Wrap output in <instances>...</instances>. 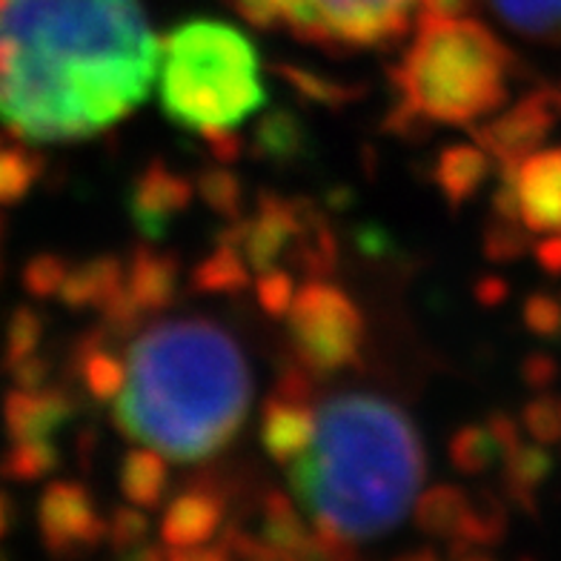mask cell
Instances as JSON below:
<instances>
[{
	"label": "cell",
	"mask_w": 561,
	"mask_h": 561,
	"mask_svg": "<svg viewBox=\"0 0 561 561\" xmlns=\"http://www.w3.org/2000/svg\"><path fill=\"white\" fill-rule=\"evenodd\" d=\"M473 513V493L456 484H436L424 490L413 507L415 527L430 539H442L450 545V553L458 556L465 545L467 522Z\"/></svg>",
	"instance_id": "e0dca14e"
},
{
	"label": "cell",
	"mask_w": 561,
	"mask_h": 561,
	"mask_svg": "<svg viewBox=\"0 0 561 561\" xmlns=\"http://www.w3.org/2000/svg\"><path fill=\"white\" fill-rule=\"evenodd\" d=\"M250 264L238 247L227 244L218 238L215 250L207 259H201L193 270V289L195 293H207V296H232V293H244L250 287Z\"/></svg>",
	"instance_id": "603a6c76"
},
{
	"label": "cell",
	"mask_w": 561,
	"mask_h": 561,
	"mask_svg": "<svg viewBox=\"0 0 561 561\" xmlns=\"http://www.w3.org/2000/svg\"><path fill=\"white\" fill-rule=\"evenodd\" d=\"M195 190H198V198L213 209L215 215L227 218L229 224L244 218V184L236 172L224 167V163H215L209 170H204L195 181Z\"/></svg>",
	"instance_id": "f1b7e54d"
},
{
	"label": "cell",
	"mask_w": 561,
	"mask_h": 561,
	"mask_svg": "<svg viewBox=\"0 0 561 561\" xmlns=\"http://www.w3.org/2000/svg\"><path fill=\"white\" fill-rule=\"evenodd\" d=\"M75 376L95 401H115L126 385V362L112 347H106V333H89L75 347Z\"/></svg>",
	"instance_id": "d6986e66"
},
{
	"label": "cell",
	"mask_w": 561,
	"mask_h": 561,
	"mask_svg": "<svg viewBox=\"0 0 561 561\" xmlns=\"http://www.w3.org/2000/svg\"><path fill=\"white\" fill-rule=\"evenodd\" d=\"M46 333V318L32 307L21 304L12 310L7 321V335H3V353H0V369L12 373L18 364L41 353V341Z\"/></svg>",
	"instance_id": "83f0119b"
},
{
	"label": "cell",
	"mask_w": 561,
	"mask_h": 561,
	"mask_svg": "<svg viewBox=\"0 0 561 561\" xmlns=\"http://www.w3.org/2000/svg\"><path fill=\"white\" fill-rule=\"evenodd\" d=\"M227 495L215 484H190L178 490L161 513V541L167 550L213 545L227 530Z\"/></svg>",
	"instance_id": "5bb4252c"
},
{
	"label": "cell",
	"mask_w": 561,
	"mask_h": 561,
	"mask_svg": "<svg viewBox=\"0 0 561 561\" xmlns=\"http://www.w3.org/2000/svg\"><path fill=\"white\" fill-rule=\"evenodd\" d=\"M559 92L539 89L533 95L518 98L513 106H504L493 118L473 129V138L495 161V167H516L545 147L547 135L559 118Z\"/></svg>",
	"instance_id": "30bf717a"
},
{
	"label": "cell",
	"mask_w": 561,
	"mask_h": 561,
	"mask_svg": "<svg viewBox=\"0 0 561 561\" xmlns=\"http://www.w3.org/2000/svg\"><path fill=\"white\" fill-rule=\"evenodd\" d=\"M12 525H15V504H12L7 490H0V539H7Z\"/></svg>",
	"instance_id": "b9f144b4"
},
{
	"label": "cell",
	"mask_w": 561,
	"mask_h": 561,
	"mask_svg": "<svg viewBox=\"0 0 561 561\" xmlns=\"http://www.w3.org/2000/svg\"><path fill=\"white\" fill-rule=\"evenodd\" d=\"M252 152L270 163H289L307 152V129L293 112H266L252 133Z\"/></svg>",
	"instance_id": "cb8c5ba5"
},
{
	"label": "cell",
	"mask_w": 561,
	"mask_h": 561,
	"mask_svg": "<svg viewBox=\"0 0 561 561\" xmlns=\"http://www.w3.org/2000/svg\"><path fill=\"white\" fill-rule=\"evenodd\" d=\"M450 461L458 473L481 476L499 461H504V447L499 444L488 421L484 424H465L450 438Z\"/></svg>",
	"instance_id": "4316f807"
},
{
	"label": "cell",
	"mask_w": 561,
	"mask_h": 561,
	"mask_svg": "<svg viewBox=\"0 0 561 561\" xmlns=\"http://www.w3.org/2000/svg\"><path fill=\"white\" fill-rule=\"evenodd\" d=\"M525 324L536 335H556L561 330L559 301L547 296H536L525 304Z\"/></svg>",
	"instance_id": "74e56055"
},
{
	"label": "cell",
	"mask_w": 561,
	"mask_h": 561,
	"mask_svg": "<svg viewBox=\"0 0 561 561\" xmlns=\"http://www.w3.org/2000/svg\"><path fill=\"white\" fill-rule=\"evenodd\" d=\"M69 264L64 255H55V252H41L35 259H30L21 270V284L23 289L30 293L37 301H49V298L60 296V287L67 280Z\"/></svg>",
	"instance_id": "4dcf8cb0"
},
{
	"label": "cell",
	"mask_w": 561,
	"mask_h": 561,
	"mask_svg": "<svg viewBox=\"0 0 561 561\" xmlns=\"http://www.w3.org/2000/svg\"><path fill=\"white\" fill-rule=\"evenodd\" d=\"M427 458L413 419L373 392L316 404L310 447L287 467L312 530L344 545L381 539L419 502Z\"/></svg>",
	"instance_id": "3957f363"
},
{
	"label": "cell",
	"mask_w": 561,
	"mask_h": 561,
	"mask_svg": "<svg viewBox=\"0 0 561 561\" xmlns=\"http://www.w3.org/2000/svg\"><path fill=\"white\" fill-rule=\"evenodd\" d=\"M392 561H444V559L438 550H433V547H419V550H407V553H401L399 559H392Z\"/></svg>",
	"instance_id": "ee69618b"
},
{
	"label": "cell",
	"mask_w": 561,
	"mask_h": 561,
	"mask_svg": "<svg viewBox=\"0 0 561 561\" xmlns=\"http://www.w3.org/2000/svg\"><path fill=\"white\" fill-rule=\"evenodd\" d=\"M0 561H12V559H9L7 550H3V547H0Z\"/></svg>",
	"instance_id": "bcb514c9"
},
{
	"label": "cell",
	"mask_w": 561,
	"mask_h": 561,
	"mask_svg": "<svg viewBox=\"0 0 561 561\" xmlns=\"http://www.w3.org/2000/svg\"><path fill=\"white\" fill-rule=\"evenodd\" d=\"M158 67L140 0H0V121L21 140L106 133L144 104Z\"/></svg>",
	"instance_id": "6da1fadb"
},
{
	"label": "cell",
	"mask_w": 561,
	"mask_h": 561,
	"mask_svg": "<svg viewBox=\"0 0 561 561\" xmlns=\"http://www.w3.org/2000/svg\"><path fill=\"white\" fill-rule=\"evenodd\" d=\"M3 140H7V138H3V135H0V144H3Z\"/></svg>",
	"instance_id": "7dc6e473"
},
{
	"label": "cell",
	"mask_w": 561,
	"mask_h": 561,
	"mask_svg": "<svg viewBox=\"0 0 561 561\" xmlns=\"http://www.w3.org/2000/svg\"><path fill=\"white\" fill-rule=\"evenodd\" d=\"M112 419L138 447L178 465L227 450L252 404L244 350L209 318H175L138 333Z\"/></svg>",
	"instance_id": "7a4b0ae2"
},
{
	"label": "cell",
	"mask_w": 561,
	"mask_h": 561,
	"mask_svg": "<svg viewBox=\"0 0 561 561\" xmlns=\"http://www.w3.org/2000/svg\"><path fill=\"white\" fill-rule=\"evenodd\" d=\"M60 456L55 442L49 444H9L0 456V479L30 484L58 470Z\"/></svg>",
	"instance_id": "f546056e"
},
{
	"label": "cell",
	"mask_w": 561,
	"mask_h": 561,
	"mask_svg": "<svg viewBox=\"0 0 561 561\" xmlns=\"http://www.w3.org/2000/svg\"><path fill=\"white\" fill-rule=\"evenodd\" d=\"M163 115L186 133H236L266 104L259 49L232 23L195 18L163 37L158 67Z\"/></svg>",
	"instance_id": "5b68a950"
},
{
	"label": "cell",
	"mask_w": 561,
	"mask_h": 561,
	"mask_svg": "<svg viewBox=\"0 0 561 561\" xmlns=\"http://www.w3.org/2000/svg\"><path fill=\"white\" fill-rule=\"evenodd\" d=\"M307 369H289L261 407V444L275 465L287 470L310 447L316 430L312 381Z\"/></svg>",
	"instance_id": "8fae6325"
},
{
	"label": "cell",
	"mask_w": 561,
	"mask_h": 561,
	"mask_svg": "<svg viewBox=\"0 0 561 561\" xmlns=\"http://www.w3.org/2000/svg\"><path fill=\"white\" fill-rule=\"evenodd\" d=\"M413 37L392 69L399 135L430 126L476 129L510 101L516 58L504 41L473 15L419 18Z\"/></svg>",
	"instance_id": "277c9868"
},
{
	"label": "cell",
	"mask_w": 561,
	"mask_h": 561,
	"mask_svg": "<svg viewBox=\"0 0 561 561\" xmlns=\"http://www.w3.org/2000/svg\"><path fill=\"white\" fill-rule=\"evenodd\" d=\"M3 427L9 444H49L78 415L72 392L41 387V390H9L3 399Z\"/></svg>",
	"instance_id": "9a60e30c"
},
{
	"label": "cell",
	"mask_w": 561,
	"mask_h": 561,
	"mask_svg": "<svg viewBox=\"0 0 561 561\" xmlns=\"http://www.w3.org/2000/svg\"><path fill=\"white\" fill-rule=\"evenodd\" d=\"M110 518L101 516L95 495L78 481H53L37 499L41 545L55 561H81L106 541Z\"/></svg>",
	"instance_id": "ba28073f"
},
{
	"label": "cell",
	"mask_w": 561,
	"mask_h": 561,
	"mask_svg": "<svg viewBox=\"0 0 561 561\" xmlns=\"http://www.w3.org/2000/svg\"><path fill=\"white\" fill-rule=\"evenodd\" d=\"M453 561H495V559L488 553H481V550H470V553H465V556H456Z\"/></svg>",
	"instance_id": "f6af8a7d"
},
{
	"label": "cell",
	"mask_w": 561,
	"mask_h": 561,
	"mask_svg": "<svg viewBox=\"0 0 561 561\" xmlns=\"http://www.w3.org/2000/svg\"><path fill=\"white\" fill-rule=\"evenodd\" d=\"M149 513L147 510H138L133 504H126V507H118L110 516V525H106V541L115 553L124 559V556L135 553L140 547H147L149 539Z\"/></svg>",
	"instance_id": "1f68e13d"
},
{
	"label": "cell",
	"mask_w": 561,
	"mask_h": 561,
	"mask_svg": "<svg viewBox=\"0 0 561 561\" xmlns=\"http://www.w3.org/2000/svg\"><path fill=\"white\" fill-rule=\"evenodd\" d=\"M284 321L298 367L312 378L344 373L362 362L367 318L347 289L330 278L301 284Z\"/></svg>",
	"instance_id": "52a82bcc"
},
{
	"label": "cell",
	"mask_w": 561,
	"mask_h": 561,
	"mask_svg": "<svg viewBox=\"0 0 561 561\" xmlns=\"http://www.w3.org/2000/svg\"><path fill=\"white\" fill-rule=\"evenodd\" d=\"M252 287H255V296H259L261 310H264L266 316L287 318L289 307H293V301H296V293H298L293 273H287V270L275 266V270H266V273H261Z\"/></svg>",
	"instance_id": "836d02e7"
},
{
	"label": "cell",
	"mask_w": 561,
	"mask_h": 561,
	"mask_svg": "<svg viewBox=\"0 0 561 561\" xmlns=\"http://www.w3.org/2000/svg\"><path fill=\"white\" fill-rule=\"evenodd\" d=\"M536 261L545 266L547 273H561V236L541 238L536 244Z\"/></svg>",
	"instance_id": "60d3db41"
},
{
	"label": "cell",
	"mask_w": 561,
	"mask_h": 561,
	"mask_svg": "<svg viewBox=\"0 0 561 561\" xmlns=\"http://www.w3.org/2000/svg\"><path fill=\"white\" fill-rule=\"evenodd\" d=\"M289 561H362V559L355 556L353 545L327 539V536H321V533L312 530V536L307 539V545H304L298 553L289 556Z\"/></svg>",
	"instance_id": "8d00e7d4"
},
{
	"label": "cell",
	"mask_w": 561,
	"mask_h": 561,
	"mask_svg": "<svg viewBox=\"0 0 561 561\" xmlns=\"http://www.w3.org/2000/svg\"><path fill=\"white\" fill-rule=\"evenodd\" d=\"M124 561H167V550L163 547H140L135 553L124 556Z\"/></svg>",
	"instance_id": "7bdbcfd3"
},
{
	"label": "cell",
	"mask_w": 561,
	"mask_h": 561,
	"mask_svg": "<svg viewBox=\"0 0 561 561\" xmlns=\"http://www.w3.org/2000/svg\"><path fill=\"white\" fill-rule=\"evenodd\" d=\"M46 170L44 156H37L35 149L26 144H0V207L18 204L32 193V186L41 181Z\"/></svg>",
	"instance_id": "484cf974"
},
{
	"label": "cell",
	"mask_w": 561,
	"mask_h": 561,
	"mask_svg": "<svg viewBox=\"0 0 561 561\" xmlns=\"http://www.w3.org/2000/svg\"><path fill=\"white\" fill-rule=\"evenodd\" d=\"M527 236L530 232L518 221L495 218V224L484 236V255L490 261H516L527 250Z\"/></svg>",
	"instance_id": "e575fe53"
},
{
	"label": "cell",
	"mask_w": 561,
	"mask_h": 561,
	"mask_svg": "<svg viewBox=\"0 0 561 561\" xmlns=\"http://www.w3.org/2000/svg\"><path fill=\"white\" fill-rule=\"evenodd\" d=\"M525 427L539 444L556 442L561 436V401L536 399L525 407Z\"/></svg>",
	"instance_id": "d590c367"
},
{
	"label": "cell",
	"mask_w": 561,
	"mask_h": 561,
	"mask_svg": "<svg viewBox=\"0 0 561 561\" xmlns=\"http://www.w3.org/2000/svg\"><path fill=\"white\" fill-rule=\"evenodd\" d=\"M49 373H53V362L44 353H37L32 358H26L23 364H18L9 376H12L18 390H41L49 381Z\"/></svg>",
	"instance_id": "f35d334b"
},
{
	"label": "cell",
	"mask_w": 561,
	"mask_h": 561,
	"mask_svg": "<svg viewBox=\"0 0 561 561\" xmlns=\"http://www.w3.org/2000/svg\"><path fill=\"white\" fill-rule=\"evenodd\" d=\"M280 75H284V81L296 89L304 101H312V104L344 106L350 104V101H355V92L350 87H344V83L339 81H327V78H321V75L316 72H307V69L284 67Z\"/></svg>",
	"instance_id": "d6a6232c"
},
{
	"label": "cell",
	"mask_w": 561,
	"mask_h": 561,
	"mask_svg": "<svg viewBox=\"0 0 561 561\" xmlns=\"http://www.w3.org/2000/svg\"><path fill=\"white\" fill-rule=\"evenodd\" d=\"M255 536L266 547H273V550H278V553L289 559V556L298 553L307 545L312 530L307 527V518L301 516V510L293 504L289 495H284L280 490H270L261 499V522Z\"/></svg>",
	"instance_id": "44dd1931"
},
{
	"label": "cell",
	"mask_w": 561,
	"mask_h": 561,
	"mask_svg": "<svg viewBox=\"0 0 561 561\" xmlns=\"http://www.w3.org/2000/svg\"><path fill=\"white\" fill-rule=\"evenodd\" d=\"M255 26L335 53L381 49L410 32L421 0H232Z\"/></svg>",
	"instance_id": "8992f818"
},
{
	"label": "cell",
	"mask_w": 561,
	"mask_h": 561,
	"mask_svg": "<svg viewBox=\"0 0 561 561\" xmlns=\"http://www.w3.org/2000/svg\"><path fill=\"white\" fill-rule=\"evenodd\" d=\"M118 488L138 510H158L170 493V458L149 447H133L121 461Z\"/></svg>",
	"instance_id": "ffe728a7"
},
{
	"label": "cell",
	"mask_w": 561,
	"mask_h": 561,
	"mask_svg": "<svg viewBox=\"0 0 561 561\" xmlns=\"http://www.w3.org/2000/svg\"><path fill=\"white\" fill-rule=\"evenodd\" d=\"M126 259L118 255H98V259H87L83 264L72 266L60 287V304L72 312L83 310H104L112 298L118 296V289L124 287Z\"/></svg>",
	"instance_id": "ac0fdd59"
},
{
	"label": "cell",
	"mask_w": 561,
	"mask_h": 561,
	"mask_svg": "<svg viewBox=\"0 0 561 561\" xmlns=\"http://www.w3.org/2000/svg\"><path fill=\"white\" fill-rule=\"evenodd\" d=\"M167 550V547H163ZM167 561H232V553L227 550L221 539L218 545L186 547V550H167Z\"/></svg>",
	"instance_id": "ab89813d"
},
{
	"label": "cell",
	"mask_w": 561,
	"mask_h": 561,
	"mask_svg": "<svg viewBox=\"0 0 561 561\" xmlns=\"http://www.w3.org/2000/svg\"><path fill=\"white\" fill-rule=\"evenodd\" d=\"M0 275H3V270H0Z\"/></svg>",
	"instance_id": "c3c4849f"
},
{
	"label": "cell",
	"mask_w": 561,
	"mask_h": 561,
	"mask_svg": "<svg viewBox=\"0 0 561 561\" xmlns=\"http://www.w3.org/2000/svg\"><path fill=\"white\" fill-rule=\"evenodd\" d=\"M495 18L530 41H561V0H488Z\"/></svg>",
	"instance_id": "d4e9b609"
},
{
	"label": "cell",
	"mask_w": 561,
	"mask_h": 561,
	"mask_svg": "<svg viewBox=\"0 0 561 561\" xmlns=\"http://www.w3.org/2000/svg\"><path fill=\"white\" fill-rule=\"evenodd\" d=\"M181 287V266L178 259L158 252L152 247H135L126 259L124 287L101 310V330L126 333L144 324V318L167 310Z\"/></svg>",
	"instance_id": "9c48e42d"
},
{
	"label": "cell",
	"mask_w": 561,
	"mask_h": 561,
	"mask_svg": "<svg viewBox=\"0 0 561 561\" xmlns=\"http://www.w3.org/2000/svg\"><path fill=\"white\" fill-rule=\"evenodd\" d=\"M195 195L198 190H195L193 178L172 170L163 161H152L135 178L126 207H129V218H133L138 236H144L147 241H161L172 229V224L193 207Z\"/></svg>",
	"instance_id": "4fadbf2b"
},
{
	"label": "cell",
	"mask_w": 561,
	"mask_h": 561,
	"mask_svg": "<svg viewBox=\"0 0 561 561\" xmlns=\"http://www.w3.org/2000/svg\"><path fill=\"white\" fill-rule=\"evenodd\" d=\"M516 195V218L530 236H561V147H541L516 167H502Z\"/></svg>",
	"instance_id": "7c38bea8"
},
{
	"label": "cell",
	"mask_w": 561,
	"mask_h": 561,
	"mask_svg": "<svg viewBox=\"0 0 561 561\" xmlns=\"http://www.w3.org/2000/svg\"><path fill=\"white\" fill-rule=\"evenodd\" d=\"M502 465V484L510 502L518 504V507L533 510V504H536V490L545 484L547 473H550V467H553L550 456L541 450L539 444L518 442L516 447L504 456Z\"/></svg>",
	"instance_id": "7402d4cb"
},
{
	"label": "cell",
	"mask_w": 561,
	"mask_h": 561,
	"mask_svg": "<svg viewBox=\"0 0 561 561\" xmlns=\"http://www.w3.org/2000/svg\"><path fill=\"white\" fill-rule=\"evenodd\" d=\"M495 161L479 147V144H450L444 147L433 167V181L442 198L453 209L465 207L467 201L490 184Z\"/></svg>",
	"instance_id": "2e32d148"
}]
</instances>
